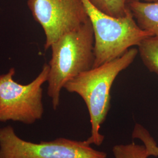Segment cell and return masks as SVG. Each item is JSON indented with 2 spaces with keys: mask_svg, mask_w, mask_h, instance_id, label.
Listing matches in <instances>:
<instances>
[{
  "mask_svg": "<svg viewBox=\"0 0 158 158\" xmlns=\"http://www.w3.org/2000/svg\"><path fill=\"white\" fill-rule=\"evenodd\" d=\"M0 158H107V154L94 149L87 140L26 141L8 125L0 128Z\"/></svg>",
  "mask_w": 158,
  "mask_h": 158,
  "instance_id": "5b68a950",
  "label": "cell"
},
{
  "mask_svg": "<svg viewBox=\"0 0 158 158\" xmlns=\"http://www.w3.org/2000/svg\"><path fill=\"white\" fill-rule=\"evenodd\" d=\"M138 53V49L130 48L123 56L80 74L64 85L69 92L80 96L87 106L91 127L87 141L91 145L100 146L104 141L100 128L110 110L111 87L119 73L134 62Z\"/></svg>",
  "mask_w": 158,
  "mask_h": 158,
  "instance_id": "6da1fadb",
  "label": "cell"
},
{
  "mask_svg": "<svg viewBox=\"0 0 158 158\" xmlns=\"http://www.w3.org/2000/svg\"><path fill=\"white\" fill-rule=\"evenodd\" d=\"M145 1V2H156L158 1V0H127V4L129 3L130 2L132 1Z\"/></svg>",
  "mask_w": 158,
  "mask_h": 158,
  "instance_id": "7c38bea8",
  "label": "cell"
},
{
  "mask_svg": "<svg viewBox=\"0 0 158 158\" xmlns=\"http://www.w3.org/2000/svg\"><path fill=\"white\" fill-rule=\"evenodd\" d=\"M94 46L90 19L79 28L63 35L51 45L48 94L55 110L59 106L60 93L65 84L93 68Z\"/></svg>",
  "mask_w": 158,
  "mask_h": 158,
  "instance_id": "7a4b0ae2",
  "label": "cell"
},
{
  "mask_svg": "<svg viewBox=\"0 0 158 158\" xmlns=\"http://www.w3.org/2000/svg\"><path fill=\"white\" fill-rule=\"evenodd\" d=\"M114 158H148L145 147L132 142L116 145L113 148Z\"/></svg>",
  "mask_w": 158,
  "mask_h": 158,
  "instance_id": "30bf717a",
  "label": "cell"
},
{
  "mask_svg": "<svg viewBox=\"0 0 158 158\" xmlns=\"http://www.w3.org/2000/svg\"><path fill=\"white\" fill-rule=\"evenodd\" d=\"M27 5L44 29L45 50L63 35L89 21L82 0H28Z\"/></svg>",
  "mask_w": 158,
  "mask_h": 158,
  "instance_id": "8992f818",
  "label": "cell"
},
{
  "mask_svg": "<svg viewBox=\"0 0 158 158\" xmlns=\"http://www.w3.org/2000/svg\"><path fill=\"white\" fill-rule=\"evenodd\" d=\"M133 139H138L141 140L145 147L147 156H158V146L149 131L142 125L136 124L132 132Z\"/></svg>",
  "mask_w": 158,
  "mask_h": 158,
  "instance_id": "8fae6325",
  "label": "cell"
},
{
  "mask_svg": "<svg viewBox=\"0 0 158 158\" xmlns=\"http://www.w3.org/2000/svg\"><path fill=\"white\" fill-rule=\"evenodd\" d=\"M138 46L143 64L150 72L158 75V37L147 38Z\"/></svg>",
  "mask_w": 158,
  "mask_h": 158,
  "instance_id": "ba28073f",
  "label": "cell"
},
{
  "mask_svg": "<svg viewBox=\"0 0 158 158\" xmlns=\"http://www.w3.org/2000/svg\"><path fill=\"white\" fill-rule=\"evenodd\" d=\"M82 1L94 32L93 68L123 56L132 46L153 36L138 27L130 10L125 17L115 18L99 10L89 0Z\"/></svg>",
  "mask_w": 158,
  "mask_h": 158,
  "instance_id": "3957f363",
  "label": "cell"
},
{
  "mask_svg": "<svg viewBox=\"0 0 158 158\" xmlns=\"http://www.w3.org/2000/svg\"><path fill=\"white\" fill-rule=\"evenodd\" d=\"M128 6L142 30L158 37V1H132Z\"/></svg>",
  "mask_w": 158,
  "mask_h": 158,
  "instance_id": "52a82bcc",
  "label": "cell"
},
{
  "mask_svg": "<svg viewBox=\"0 0 158 158\" xmlns=\"http://www.w3.org/2000/svg\"><path fill=\"white\" fill-rule=\"evenodd\" d=\"M49 70L45 64L38 76L25 85L14 80V68L0 74V123L12 121L32 124L42 117V85L48 81Z\"/></svg>",
  "mask_w": 158,
  "mask_h": 158,
  "instance_id": "277c9868",
  "label": "cell"
},
{
  "mask_svg": "<svg viewBox=\"0 0 158 158\" xmlns=\"http://www.w3.org/2000/svg\"><path fill=\"white\" fill-rule=\"evenodd\" d=\"M97 8L111 17H124L130 11L127 0H89Z\"/></svg>",
  "mask_w": 158,
  "mask_h": 158,
  "instance_id": "9c48e42d",
  "label": "cell"
}]
</instances>
